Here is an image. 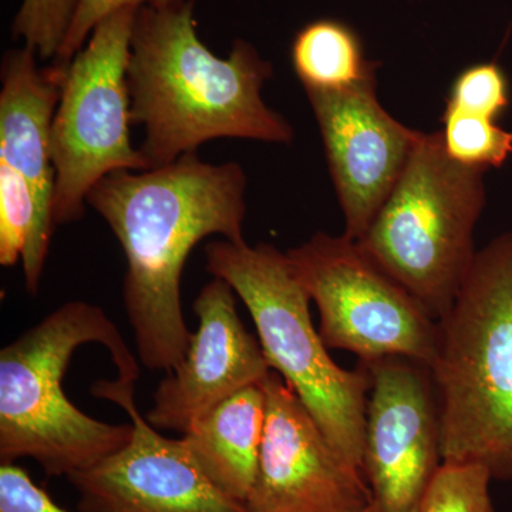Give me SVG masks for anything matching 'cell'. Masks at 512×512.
Listing matches in <instances>:
<instances>
[{
  "instance_id": "6da1fadb",
  "label": "cell",
  "mask_w": 512,
  "mask_h": 512,
  "mask_svg": "<svg viewBox=\"0 0 512 512\" xmlns=\"http://www.w3.org/2000/svg\"><path fill=\"white\" fill-rule=\"evenodd\" d=\"M247 185L238 163H205L192 153L111 173L87 195L126 255L124 309L146 369L170 373L183 362L192 333L181 303L185 262L212 235L245 241Z\"/></svg>"
},
{
  "instance_id": "7a4b0ae2",
  "label": "cell",
  "mask_w": 512,
  "mask_h": 512,
  "mask_svg": "<svg viewBox=\"0 0 512 512\" xmlns=\"http://www.w3.org/2000/svg\"><path fill=\"white\" fill-rule=\"evenodd\" d=\"M197 0L134 15L127 84L138 147L151 168L164 167L217 138L289 144L295 131L262 99L274 67L247 40L228 57L212 53L197 33Z\"/></svg>"
},
{
  "instance_id": "3957f363",
  "label": "cell",
  "mask_w": 512,
  "mask_h": 512,
  "mask_svg": "<svg viewBox=\"0 0 512 512\" xmlns=\"http://www.w3.org/2000/svg\"><path fill=\"white\" fill-rule=\"evenodd\" d=\"M109 350L117 377L137 382L140 366L100 306L72 301L0 350V461L32 458L47 476L89 470L126 446L130 424L93 419L70 402L63 380L80 346Z\"/></svg>"
},
{
  "instance_id": "277c9868",
  "label": "cell",
  "mask_w": 512,
  "mask_h": 512,
  "mask_svg": "<svg viewBox=\"0 0 512 512\" xmlns=\"http://www.w3.org/2000/svg\"><path fill=\"white\" fill-rule=\"evenodd\" d=\"M444 464H478L512 481V232L477 252L439 320L430 366Z\"/></svg>"
},
{
  "instance_id": "5b68a950",
  "label": "cell",
  "mask_w": 512,
  "mask_h": 512,
  "mask_svg": "<svg viewBox=\"0 0 512 512\" xmlns=\"http://www.w3.org/2000/svg\"><path fill=\"white\" fill-rule=\"evenodd\" d=\"M207 271L247 306L266 362L296 393L340 454L362 471L369 370L343 369L312 322L311 296L274 245L215 239Z\"/></svg>"
},
{
  "instance_id": "8992f818",
  "label": "cell",
  "mask_w": 512,
  "mask_h": 512,
  "mask_svg": "<svg viewBox=\"0 0 512 512\" xmlns=\"http://www.w3.org/2000/svg\"><path fill=\"white\" fill-rule=\"evenodd\" d=\"M484 171L448 156L439 133H421L409 163L356 241L437 320L456 301L477 256Z\"/></svg>"
},
{
  "instance_id": "52a82bcc",
  "label": "cell",
  "mask_w": 512,
  "mask_h": 512,
  "mask_svg": "<svg viewBox=\"0 0 512 512\" xmlns=\"http://www.w3.org/2000/svg\"><path fill=\"white\" fill-rule=\"evenodd\" d=\"M136 10L104 19L64 69L52 128L56 227L82 220L87 195L101 178L148 170L130 140L127 66Z\"/></svg>"
},
{
  "instance_id": "ba28073f",
  "label": "cell",
  "mask_w": 512,
  "mask_h": 512,
  "mask_svg": "<svg viewBox=\"0 0 512 512\" xmlns=\"http://www.w3.org/2000/svg\"><path fill=\"white\" fill-rule=\"evenodd\" d=\"M286 255L318 308L328 349L353 353L363 365L392 356L434 362L439 320L356 241L318 232Z\"/></svg>"
},
{
  "instance_id": "9c48e42d",
  "label": "cell",
  "mask_w": 512,
  "mask_h": 512,
  "mask_svg": "<svg viewBox=\"0 0 512 512\" xmlns=\"http://www.w3.org/2000/svg\"><path fill=\"white\" fill-rule=\"evenodd\" d=\"M363 366L370 390L362 473L372 503L376 512H417L444 464L433 375L429 366L400 356Z\"/></svg>"
},
{
  "instance_id": "30bf717a",
  "label": "cell",
  "mask_w": 512,
  "mask_h": 512,
  "mask_svg": "<svg viewBox=\"0 0 512 512\" xmlns=\"http://www.w3.org/2000/svg\"><path fill=\"white\" fill-rule=\"evenodd\" d=\"M92 393L130 417L126 446L67 478L82 512H249L198 467L183 440L168 439L138 412L136 382L100 380Z\"/></svg>"
},
{
  "instance_id": "8fae6325",
  "label": "cell",
  "mask_w": 512,
  "mask_h": 512,
  "mask_svg": "<svg viewBox=\"0 0 512 512\" xmlns=\"http://www.w3.org/2000/svg\"><path fill=\"white\" fill-rule=\"evenodd\" d=\"M266 421L249 512H363L365 476L330 443L296 393L272 370L262 382Z\"/></svg>"
},
{
  "instance_id": "7c38bea8",
  "label": "cell",
  "mask_w": 512,
  "mask_h": 512,
  "mask_svg": "<svg viewBox=\"0 0 512 512\" xmlns=\"http://www.w3.org/2000/svg\"><path fill=\"white\" fill-rule=\"evenodd\" d=\"M305 93L345 215L343 235L359 241L399 181L421 133L383 109L376 77L343 92Z\"/></svg>"
},
{
  "instance_id": "4fadbf2b",
  "label": "cell",
  "mask_w": 512,
  "mask_h": 512,
  "mask_svg": "<svg viewBox=\"0 0 512 512\" xmlns=\"http://www.w3.org/2000/svg\"><path fill=\"white\" fill-rule=\"evenodd\" d=\"M234 289L214 278L198 293L183 362L158 384L147 420L157 430H185L229 397L272 372L259 339L242 323Z\"/></svg>"
},
{
  "instance_id": "5bb4252c",
  "label": "cell",
  "mask_w": 512,
  "mask_h": 512,
  "mask_svg": "<svg viewBox=\"0 0 512 512\" xmlns=\"http://www.w3.org/2000/svg\"><path fill=\"white\" fill-rule=\"evenodd\" d=\"M37 59L28 46L3 56L0 161L26 178L42 210L53 218L56 171L52 128L66 66L39 67Z\"/></svg>"
},
{
  "instance_id": "9a60e30c",
  "label": "cell",
  "mask_w": 512,
  "mask_h": 512,
  "mask_svg": "<svg viewBox=\"0 0 512 512\" xmlns=\"http://www.w3.org/2000/svg\"><path fill=\"white\" fill-rule=\"evenodd\" d=\"M265 421L261 383L234 394L192 423L181 440L212 484L245 504L255 483Z\"/></svg>"
},
{
  "instance_id": "2e32d148",
  "label": "cell",
  "mask_w": 512,
  "mask_h": 512,
  "mask_svg": "<svg viewBox=\"0 0 512 512\" xmlns=\"http://www.w3.org/2000/svg\"><path fill=\"white\" fill-rule=\"evenodd\" d=\"M291 60L305 92H343L376 77L360 37L339 20L319 19L299 30Z\"/></svg>"
},
{
  "instance_id": "e0dca14e",
  "label": "cell",
  "mask_w": 512,
  "mask_h": 512,
  "mask_svg": "<svg viewBox=\"0 0 512 512\" xmlns=\"http://www.w3.org/2000/svg\"><path fill=\"white\" fill-rule=\"evenodd\" d=\"M440 131L448 156L476 170L503 167L512 154V133L497 121L447 107Z\"/></svg>"
},
{
  "instance_id": "ac0fdd59",
  "label": "cell",
  "mask_w": 512,
  "mask_h": 512,
  "mask_svg": "<svg viewBox=\"0 0 512 512\" xmlns=\"http://www.w3.org/2000/svg\"><path fill=\"white\" fill-rule=\"evenodd\" d=\"M491 481L478 464H443L417 512H495Z\"/></svg>"
},
{
  "instance_id": "d6986e66",
  "label": "cell",
  "mask_w": 512,
  "mask_h": 512,
  "mask_svg": "<svg viewBox=\"0 0 512 512\" xmlns=\"http://www.w3.org/2000/svg\"><path fill=\"white\" fill-rule=\"evenodd\" d=\"M79 0H23L12 23L13 39L35 50L40 60L59 55Z\"/></svg>"
},
{
  "instance_id": "ffe728a7",
  "label": "cell",
  "mask_w": 512,
  "mask_h": 512,
  "mask_svg": "<svg viewBox=\"0 0 512 512\" xmlns=\"http://www.w3.org/2000/svg\"><path fill=\"white\" fill-rule=\"evenodd\" d=\"M510 101L504 70L495 63H480L458 74L446 106L497 121Z\"/></svg>"
},
{
  "instance_id": "44dd1931",
  "label": "cell",
  "mask_w": 512,
  "mask_h": 512,
  "mask_svg": "<svg viewBox=\"0 0 512 512\" xmlns=\"http://www.w3.org/2000/svg\"><path fill=\"white\" fill-rule=\"evenodd\" d=\"M184 0H79L76 13L60 47L59 55L55 62L60 66H66L70 63L83 46L86 45L93 30L103 22L104 19L120 12L123 9H138L141 6H151V8H167V6L178 5Z\"/></svg>"
},
{
  "instance_id": "7402d4cb",
  "label": "cell",
  "mask_w": 512,
  "mask_h": 512,
  "mask_svg": "<svg viewBox=\"0 0 512 512\" xmlns=\"http://www.w3.org/2000/svg\"><path fill=\"white\" fill-rule=\"evenodd\" d=\"M0 512H69L15 463L0 464Z\"/></svg>"
},
{
  "instance_id": "603a6c76",
  "label": "cell",
  "mask_w": 512,
  "mask_h": 512,
  "mask_svg": "<svg viewBox=\"0 0 512 512\" xmlns=\"http://www.w3.org/2000/svg\"><path fill=\"white\" fill-rule=\"evenodd\" d=\"M363 512H376L375 505H373V503H372V504H370V507H369V508H366V510H365V511H363Z\"/></svg>"
}]
</instances>
